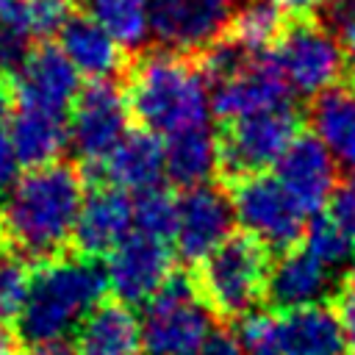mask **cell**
I'll list each match as a JSON object with an SVG mask.
<instances>
[{
	"instance_id": "6da1fadb",
	"label": "cell",
	"mask_w": 355,
	"mask_h": 355,
	"mask_svg": "<svg viewBox=\"0 0 355 355\" xmlns=\"http://www.w3.org/2000/svg\"><path fill=\"white\" fill-rule=\"evenodd\" d=\"M83 178L67 161L33 166L0 205V247L28 261H50L72 241L83 205Z\"/></svg>"
},
{
	"instance_id": "7a4b0ae2",
	"label": "cell",
	"mask_w": 355,
	"mask_h": 355,
	"mask_svg": "<svg viewBox=\"0 0 355 355\" xmlns=\"http://www.w3.org/2000/svg\"><path fill=\"white\" fill-rule=\"evenodd\" d=\"M108 291L105 266L86 255H58L33 269L28 300L17 316V336L28 347L61 341L100 305Z\"/></svg>"
},
{
	"instance_id": "3957f363",
	"label": "cell",
	"mask_w": 355,
	"mask_h": 355,
	"mask_svg": "<svg viewBox=\"0 0 355 355\" xmlns=\"http://www.w3.org/2000/svg\"><path fill=\"white\" fill-rule=\"evenodd\" d=\"M125 97L130 114L141 122V130L166 139L202 128L211 116V92L200 67L166 50L136 61Z\"/></svg>"
},
{
	"instance_id": "277c9868",
	"label": "cell",
	"mask_w": 355,
	"mask_h": 355,
	"mask_svg": "<svg viewBox=\"0 0 355 355\" xmlns=\"http://www.w3.org/2000/svg\"><path fill=\"white\" fill-rule=\"evenodd\" d=\"M214 330V311L186 275L172 277L144 302L139 341L144 355H197Z\"/></svg>"
},
{
	"instance_id": "5b68a950",
	"label": "cell",
	"mask_w": 355,
	"mask_h": 355,
	"mask_svg": "<svg viewBox=\"0 0 355 355\" xmlns=\"http://www.w3.org/2000/svg\"><path fill=\"white\" fill-rule=\"evenodd\" d=\"M269 252L250 236H230L197 269V291L208 308L227 319H244L266 294Z\"/></svg>"
},
{
	"instance_id": "8992f818",
	"label": "cell",
	"mask_w": 355,
	"mask_h": 355,
	"mask_svg": "<svg viewBox=\"0 0 355 355\" xmlns=\"http://www.w3.org/2000/svg\"><path fill=\"white\" fill-rule=\"evenodd\" d=\"M247 355H347L336 311L324 305L263 313L252 311L236 333Z\"/></svg>"
},
{
	"instance_id": "52a82bcc",
	"label": "cell",
	"mask_w": 355,
	"mask_h": 355,
	"mask_svg": "<svg viewBox=\"0 0 355 355\" xmlns=\"http://www.w3.org/2000/svg\"><path fill=\"white\" fill-rule=\"evenodd\" d=\"M233 216L244 227V236L258 241L266 252L291 250L305 233V211L291 200L275 175L239 178L233 191Z\"/></svg>"
},
{
	"instance_id": "ba28073f",
	"label": "cell",
	"mask_w": 355,
	"mask_h": 355,
	"mask_svg": "<svg viewBox=\"0 0 355 355\" xmlns=\"http://www.w3.org/2000/svg\"><path fill=\"white\" fill-rule=\"evenodd\" d=\"M288 89L302 97H319L338 86L344 53L338 36L322 22H294L280 33L272 50Z\"/></svg>"
},
{
	"instance_id": "9c48e42d",
	"label": "cell",
	"mask_w": 355,
	"mask_h": 355,
	"mask_svg": "<svg viewBox=\"0 0 355 355\" xmlns=\"http://www.w3.org/2000/svg\"><path fill=\"white\" fill-rule=\"evenodd\" d=\"M130 108L125 92L114 80H92L69 108L67 144L83 164H103L111 150L128 136Z\"/></svg>"
},
{
	"instance_id": "30bf717a",
	"label": "cell",
	"mask_w": 355,
	"mask_h": 355,
	"mask_svg": "<svg viewBox=\"0 0 355 355\" xmlns=\"http://www.w3.org/2000/svg\"><path fill=\"white\" fill-rule=\"evenodd\" d=\"M297 136L300 119L291 105L233 119L219 139V164L236 180L247 175H261L266 166L280 161V155Z\"/></svg>"
},
{
	"instance_id": "8fae6325",
	"label": "cell",
	"mask_w": 355,
	"mask_h": 355,
	"mask_svg": "<svg viewBox=\"0 0 355 355\" xmlns=\"http://www.w3.org/2000/svg\"><path fill=\"white\" fill-rule=\"evenodd\" d=\"M241 0H150V36L166 53L208 50L233 25Z\"/></svg>"
},
{
	"instance_id": "7c38bea8",
	"label": "cell",
	"mask_w": 355,
	"mask_h": 355,
	"mask_svg": "<svg viewBox=\"0 0 355 355\" xmlns=\"http://www.w3.org/2000/svg\"><path fill=\"white\" fill-rule=\"evenodd\" d=\"M208 92H211V114H216L225 122L252 116L261 111L286 108L291 94L272 50L250 53V58L236 72L208 86Z\"/></svg>"
},
{
	"instance_id": "4fadbf2b",
	"label": "cell",
	"mask_w": 355,
	"mask_h": 355,
	"mask_svg": "<svg viewBox=\"0 0 355 355\" xmlns=\"http://www.w3.org/2000/svg\"><path fill=\"white\" fill-rule=\"evenodd\" d=\"M236 225L230 194L214 183L186 189L175 200V247L186 263L205 261L230 239Z\"/></svg>"
},
{
	"instance_id": "5bb4252c",
	"label": "cell",
	"mask_w": 355,
	"mask_h": 355,
	"mask_svg": "<svg viewBox=\"0 0 355 355\" xmlns=\"http://www.w3.org/2000/svg\"><path fill=\"white\" fill-rule=\"evenodd\" d=\"M172 277L169 241L130 230L111 252L105 263L108 291L122 305H144Z\"/></svg>"
},
{
	"instance_id": "9a60e30c",
	"label": "cell",
	"mask_w": 355,
	"mask_h": 355,
	"mask_svg": "<svg viewBox=\"0 0 355 355\" xmlns=\"http://www.w3.org/2000/svg\"><path fill=\"white\" fill-rule=\"evenodd\" d=\"M11 80H14L19 108H33V111H44L67 119L80 92L78 72L64 58V53L53 44L31 47L28 58L22 61V67Z\"/></svg>"
},
{
	"instance_id": "2e32d148",
	"label": "cell",
	"mask_w": 355,
	"mask_h": 355,
	"mask_svg": "<svg viewBox=\"0 0 355 355\" xmlns=\"http://www.w3.org/2000/svg\"><path fill=\"white\" fill-rule=\"evenodd\" d=\"M275 166H277L275 178L283 183V189L305 214H319L322 205L330 202L338 180L336 175L338 164L311 133H300Z\"/></svg>"
},
{
	"instance_id": "e0dca14e",
	"label": "cell",
	"mask_w": 355,
	"mask_h": 355,
	"mask_svg": "<svg viewBox=\"0 0 355 355\" xmlns=\"http://www.w3.org/2000/svg\"><path fill=\"white\" fill-rule=\"evenodd\" d=\"M130 230H133V200L125 191L105 183L83 197L72 244L78 255L100 258L103 252H111Z\"/></svg>"
},
{
	"instance_id": "ac0fdd59",
	"label": "cell",
	"mask_w": 355,
	"mask_h": 355,
	"mask_svg": "<svg viewBox=\"0 0 355 355\" xmlns=\"http://www.w3.org/2000/svg\"><path fill=\"white\" fill-rule=\"evenodd\" d=\"M333 286L336 275L324 263H319L305 247H291L269 263L263 297L280 311H297L322 305V300L333 294Z\"/></svg>"
},
{
	"instance_id": "d6986e66",
	"label": "cell",
	"mask_w": 355,
	"mask_h": 355,
	"mask_svg": "<svg viewBox=\"0 0 355 355\" xmlns=\"http://www.w3.org/2000/svg\"><path fill=\"white\" fill-rule=\"evenodd\" d=\"M58 50L72 69L89 80H114L125 61L116 39L89 14H72L67 19V25L58 31Z\"/></svg>"
},
{
	"instance_id": "ffe728a7",
	"label": "cell",
	"mask_w": 355,
	"mask_h": 355,
	"mask_svg": "<svg viewBox=\"0 0 355 355\" xmlns=\"http://www.w3.org/2000/svg\"><path fill=\"white\" fill-rule=\"evenodd\" d=\"M164 175V141L150 130H128V136L103 161V178L125 194L155 189Z\"/></svg>"
},
{
	"instance_id": "44dd1931",
	"label": "cell",
	"mask_w": 355,
	"mask_h": 355,
	"mask_svg": "<svg viewBox=\"0 0 355 355\" xmlns=\"http://www.w3.org/2000/svg\"><path fill=\"white\" fill-rule=\"evenodd\" d=\"M75 355H139V319L122 302H100L75 330Z\"/></svg>"
},
{
	"instance_id": "7402d4cb",
	"label": "cell",
	"mask_w": 355,
	"mask_h": 355,
	"mask_svg": "<svg viewBox=\"0 0 355 355\" xmlns=\"http://www.w3.org/2000/svg\"><path fill=\"white\" fill-rule=\"evenodd\" d=\"M311 136L333 155L336 164L355 172V89L333 86L313 97Z\"/></svg>"
},
{
	"instance_id": "603a6c76",
	"label": "cell",
	"mask_w": 355,
	"mask_h": 355,
	"mask_svg": "<svg viewBox=\"0 0 355 355\" xmlns=\"http://www.w3.org/2000/svg\"><path fill=\"white\" fill-rule=\"evenodd\" d=\"M219 166V139L208 125L169 136L164 144V172L183 189L211 183Z\"/></svg>"
},
{
	"instance_id": "cb8c5ba5",
	"label": "cell",
	"mask_w": 355,
	"mask_h": 355,
	"mask_svg": "<svg viewBox=\"0 0 355 355\" xmlns=\"http://www.w3.org/2000/svg\"><path fill=\"white\" fill-rule=\"evenodd\" d=\"M6 136L19 164L31 169L44 166V164H53L55 155L67 147V116L17 105Z\"/></svg>"
},
{
	"instance_id": "d4e9b609",
	"label": "cell",
	"mask_w": 355,
	"mask_h": 355,
	"mask_svg": "<svg viewBox=\"0 0 355 355\" xmlns=\"http://www.w3.org/2000/svg\"><path fill=\"white\" fill-rule=\"evenodd\" d=\"M83 6L122 50H139L150 39V0H83Z\"/></svg>"
},
{
	"instance_id": "484cf974",
	"label": "cell",
	"mask_w": 355,
	"mask_h": 355,
	"mask_svg": "<svg viewBox=\"0 0 355 355\" xmlns=\"http://www.w3.org/2000/svg\"><path fill=\"white\" fill-rule=\"evenodd\" d=\"M283 11L272 0H244L236 8L230 36L252 53L269 50L283 33Z\"/></svg>"
},
{
	"instance_id": "4316f807",
	"label": "cell",
	"mask_w": 355,
	"mask_h": 355,
	"mask_svg": "<svg viewBox=\"0 0 355 355\" xmlns=\"http://www.w3.org/2000/svg\"><path fill=\"white\" fill-rule=\"evenodd\" d=\"M302 239L305 250L333 275L344 269L355 272V236H349L330 214H316L311 225H305Z\"/></svg>"
},
{
	"instance_id": "83f0119b",
	"label": "cell",
	"mask_w": 355,
	"mask_h": 355,
	"mask_svg": "<svg viewBox=\"0 0 355 355\" xmlns=\"http://www.w3.org/2000/svg\"><path fill=\"white\" fill-rule=\"evenodd\" d=\"M31 277L33 269L28 258L0 247V324L8 327L11 322H17L31 291Z\"/></svg>"
},
{
	"instance_id": "f1b7e54d",
	"label": "cell",
	"mask_w": 355,
	"mask_h": 355,
	"mask_svg": "<svg viewBox=\"0 0 355 355\" xmlns=\"http://www.w3.org/2000/svg\"><path fill=\"white\" fill-rule=\"evenodd\" d=\"M175 200L164 186L139 191L133 200V230L169 241L175 233Z\"/></svg>"
},
{
	"instance_id": "f546056e",
	"label": "cell",
	"mask_w": 355,
	"mask_h": 355,
	"mask_svg": "<svg viewBox=\"0 0 355 355\" xmlns=\"http://www.w3.org/2000/svg\"><path fill=\"white\" fill-rule=\"evenodd\" d=\"M8 11L31 36V42L55 36L72 17L69 0H17Z\"/></svg>"
},
{
	"instance_id": "4dcf8cb0",
	"label": "cell",
	"mask_w": 355,
	"mask_h": 355,
	"mask_svg": "<svg viewBox=\"0 0 355 355\" xmlns=\"http://www.w3.org/2000/svg\"><path fill=\"white\" fill-rule=\"evenodd\" d=\"M330 216L349 233L355 236V172H349L333 191L330 197Z\"/></svg>"
},
{
	"instance_id": "1f68e13d",
	"label": "cell",
	"mask_w": 355,
	"mask_h": 355,
	"mask_svg": "<svg viewBox=\"0 0 355 355\" xmlns=\"http://www.w3.org/2000/svg\"><path fill=\"white\" fill-rule=\"evenodd\" d=\"M336 316H338V324H341V330H344L347 347L355 349V277L338 291V300H336Z\"/></svg>"
},
{
	"instance_id": "d6a6232c",
	"label": "cell",
	"mask_w": 355,
	"mask_h": 355,
	"mask_svg": "<svg viewBox=\"0 0 355 355\" xmlns=\"http://www.w3.org/2000/svg\"><path fill=\"white\" fill-rule=\"evenodd\" d=\"M197 355H244L239 338L230 330H211V336L202 341V347L197 349Z\"/></svg>"
},
{
	"instance_id": "836d02e7",
	"label": "cell",
	"mask_w": 355,
	"mask_h": 355,
	"mask_svg": "<svg viewBox=\"0 0 355 355\" xmlns=\"http://www.w3.org/2000/svg\"><path fill=\"white\" fill-rule=\"evenodd\" d=\"M19 161H17V155H14V150H11V141H8V136L6 133H0V194L6 197L8 194V189L19 180Z\"/></svg>"
},
{
	"instance_id": "e575fe53",
	"label": "cell",
	"mask_w": 355,
	"mask_h": 355,
	"mask_svg": "<svg viewBox=\"0 0 355 355\" xmlns=\"http://www.w3.org/2000/svg\"><path fill=\"white\" fill-rule=\"evenodd\" d=\"M17 111V92H14V80L0 75V133L3 128H8L11 116Z\"/></svg>"
},
{
	"instance_id": "d590c367",
	"label": "cell",
	"mask_w": 355,
	"mask_h": 355,
	"mask_svg": "<svg viewBox=\"0 0 355 355\" xmlns=\"http://www.w3.org/2000/svg\"><path fill=\"white\" fill-rule=\"evenodd\" d=\"M338 42H341V53H344V69L355 78V17L338 31Z\"/></svg>"
},
{
	"instance_id": "8d00e7d4",
	"label": "cell",
	"mask_w": 355,
	"mask_h": 355,
	"mask_svg": "<svg viewBox=\"0 0 355 355\" xmlns=\"http://www.w3.org/2000/svg\"><path fill=\"white\" fill-rule=\"evenodd\" d=\"M283 14H297V17H305V14H313L319 8H324L330 0H272Z\"/></svg>"
},
{
	"instance_id": "74e56055",
	"label": "cell",
	"mask_w": 355,
	"mask_h": 355,
	"mask_svg": "<svg viewBox=\"0 0 355 355\" xmlns=\"http://www.w3.org/2000/svg\"><path fill=\"white\" fill-rule=\"evenodd\" d=\"M33 355H75V347L61 338V341H50V344L33 347Z\"/></svg>"
},
{
	"instance_id": "f35d334b",
	"label": "cell",
	"mask_w": 355,
	"mask_h": 355,
	"mask_svg": "<svg viewBox=\"0 0 355 355\" xmlns=\"http://www.w3.org/2000/svg\"><path fill=\"white\" fill-rule=\"evenodd\" d=\"M0 355H14V336L6 324H0Z\"/></svg>"
},
{
	"instance_id": "ab89813d",
	"label": "cell",
	"mask_w": 355,
	"mask_h": 355,
	"mask_svg": "<svg viewBox=\"0 0 355 355\" xmlns=\"http://www.w3.org/2000/svg\"><path fill=\"white\" fill-rule=\"evenodd\" d=\"M14 3H17V0H0V17H6V14H8V8H11Z\"/></svg>"
}]
</instances>
